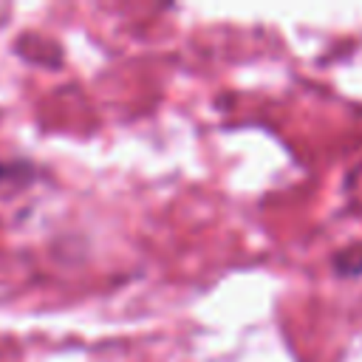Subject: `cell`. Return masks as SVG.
<instances>
[{
    "label": "cell",
    "mask_w": 362,
    "mask_h": 362,
    "mask_svg": "<svg viewBox=\"0 0 362 362\" xmlns=\"http://www.w3.org/2000/svg\"><path fill=\"white\" fill-rule=\"evenodd\" d=\"M334 266H337L339 274H362V252L359 249H351V252L339 255L334 260Z\"/></svg>",
    "instance_id": "1"
}]
</instances>
